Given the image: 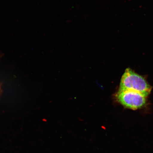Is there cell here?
Segmentation results:
<instances>
[{"label": "cell", "mask_w": 153, "mask_h": 153, "mask_svg": "<svg viewBox=\"0 0 153 153\" xmlns=\"http://www.w3.org/2000/svg\"><path fill=\"white\" fill-rule=\"evenodd\" d=\"M120 85L118 91L138 92L148 97L152 88L144 77L129 68L122 75Z\"/></svg>", "instance_id": "1"}, {"label": "cell", "mask_w": 153, "mask_h": 153, "mask_svg": "<svg viewBox=\"0 0 153 153\" xmlns=\"http://www.w3.org/2000/svg\"><path fill=\"white\" fill-rule=\"evenodd\" d=\"M147 97L138 92L129 90L118 91L114 95L117 102L124 108L133 110L143 108L146 104Z\"/></svg>", "instance_id": "2"}]
</instances>
